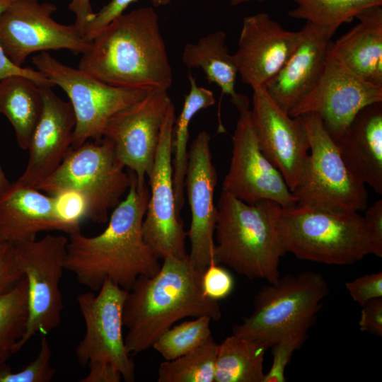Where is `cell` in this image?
I'll return each mask as SVG.
<instances>
[{
    "label": "cell",
    "instance_id": "obj_1",
    "mask_svg": "<svg viewBox=\"0 0 382 382\" xmlns=\"http://www.w3.org/2000/svg\"><path fill=\"white\" fill-rule=\"evenodd\" d=\"M130 175L128 193L115 207L105 230L91 237L79 231L68 238L64 268L93 291L106 279L129 290L139 276H153L161 265L142 233L149 187L139 189L134 173Z\"/></svg>",
    "mask_w": 382,
    "mask_h": 382
},
{
    "label": "cell",
    "instance_id": "obj_2",
    "mask_svg": "<svg viewBox=\"0 0 382 382\" xmlns=\"http://www.w3.org/2000/svg\"><path fill=\"white\" fill-rule=\"evenodd\" d=\"M79 69L120 88L168 91L173 70L154 8H139L115 19L90 42Z\"/></svg>",
    "mask_w": 382,
    "mask_h": 382
},
{
    "label": "cell",
    "instance_id": "obj_3",
    "mask_svg": "<svg viewBox=\"0 0 382 382\" xmlns=\"http://www.w3.org/2000/svg\"><path fill=\"white\" fill-rule=\"evenodd\" d=\"M163 260L154 275L139 276L128 290L122 320L127 329L125 343L130 354L152 347L161 334L185 317L221 318L219 301L203 292V272L188 256Z\"/></svg>",
    "mask_w": 382,
    "mask_h": 382
},
{
    "label": "cell",
    "instance_id": "obj_4",
    "mask_svg": "<svg viewBox=\"0 0 382 382\" xmlns=\"http://www.w3.org/2000/svg\"><path fill=\"white\" fill-rule=\"evenodd\" d=\"M281 207L271 200L248 204L222 190L216 205L215 262L248 279L276 282L286 253L277 228Z\"/></svg>",
    "mask_w": 382,
    "mask_h": 382
},
{
    "label": "cell",
    "instance_id": "obj_5",
    "mask_svg": "<svg viewBox=\"0 0 382 382\" xmlns=\"http://www.w3.org/2000/svg\"><path fill=\"white\" fill-rule=\"evenodd\" d=\"M277 228L285 252L301 260L347 265L369 254L363 216L357 212L281 207Z\"/></svg>",
    "mask_w": 382,
    "mask_h": 382
},
{
    "label": "cell",
    "instance_id": "obj_6",
    "mask_svg": "<svg viewBox=\"0 0 382 382\" xmlns=\"http://www.w3.org/2000/svg\"><path fill=\"white\" fill-rule=\"evenodd\" d=\"M329 290L328 283L318 272L279 277L260 289L253 311L233 328V334L256 340L268 349L287 332L310 328Z\"/></svg>",
    "mask_w": 382,
    "mask_h": 382
},
{
    "label": "cell",
    "instance_id": "obj_7",
    "mask_svg": "<svg viewBox=\"0 0 382 382\" xmlns=\"http://www.w3.org/2000/svg\"><path fill=\"white\" fill-rule=\"evenodd\" d=\"M124 168L109 139L86 141L71 148L56 170L35 187L49 195L65 189L80 192L89 206L88 219L105 223L109 209L119 204L130 186L131 175Z\"/></svg>",
    "mask_w": 382,
    "mask_h": 382
},
{
    "label": "cell",
    "instance_id": "obj_8",
    "mask_svg": "<svg viewBox=\"0 0 382 382\" xmlns=\"http://www.w3.org/2000/svg\"><path fill=\"white\" fill-rule=\"evenodd\" d=\"M300 116L307 131L310 154L306 177L292 192L296 205L335 212L365 210V185L348 170L321 118L311 112Z\"/></svg>",
    "mask_w": 382,
    "mask_h": 382
},
{
    "label": "cell",
    "instance_id": "obj_9",
    "mask_svg": "<svg viewBox=\"0 0 382 382\" xmlns=\"http://www.w3.org/2000/svg\"><path fill=\"white\" fill-rule=\"evenodd\" d=\"M32 61L69 98L76 118L71 148L90 139H102L109 120L148 93L108 84L79 68L62 63L47 52L35 55Z\"/></svg>",
    "mask_w": 382,
    "mask_h": 382
},
{
    "label": "cell",
    "instance_id": "obj_10",
    "mask_svg": "<svg viewBox=\"0 0 382 382\" xmlns=\"http://www.w3.org/2000/svg\"><path fill=\"white\" fill-rule=\"evenodd\" d=\"M68 238L48 234L42 238L14 244L18 267L28 284V317L25 330L14 353L36 334L47 335L61 322L63 308L59 288Z\"/></svg>",
    "mask_w": 382,
    "mask_h": 382
},
{
    "label": "cell",
    "instance_id": "obj_11",
    "mask_svg": "<svg viewBox=\"0 0 382 382\" xmlns=\"http://www.w3.org/2000/svg\"><path fill=\"white\" fill-rule=\"evenodd\" d=\"M98 294L86 292L76 299L86 332L76 349L79 364L107 363L117 369L127 382L135 380V364L122 334V312L128 290L106 279Z\"/></svg>",
    "mask_w": 382,
    "mask_h": 382
},
{
    "label": "cell",
    "instance_id": "obj_12",
    "mask_svg": "<svg viewBox=\"0 0 382 382\" xmlns=\"http://www.w3.org/2000/svg\"><path fill=\"white\" fill-rule=\"evenodd\" d=\"M57 6L40 0H14L0 16V45L8 59L21 67L36 52L68 50L83 54L89 47L74 24L64 25L52 16Z\"/></svg>",
    "mask_w": 382,
    "mask_h": 382
},
{
    "label": "cell",
    "instance_id": "obj_13",
    "mask_svg": "<svg viewBox=\"0 0 382 382\" xmlns=\"http://www.w3.org/2000/svg\"><path fill=\"white\" fill-rule=\"evenodd\" d=\"M175 121L172 103L166 115L156 149L154 163L149 175L151 190L142 223L143 237L156 257L185 258L187 232L176 212L173 182L172 143Z\"/></svg>",
    "mask_w": 382,
    "mask_h": 382
},
{
    "label": "cell",
    "instance_id": "obj_14",
    "mask_svg": "<svg viewBox=\"0 0 382 382\" xmlns=\"http://www.w3.org/2000/svg\"><path fill=\"white\" fill-rule=\"evenodd\" d=\"M236 108L239 117L232 135L231 158L222 190L248 204L271 200L282 207L296 205L282 173L260 147L249 102Z\"/></svg>",
    "mask_w": 382,
    "mask_h": 382
},
{
    "label": "cell",
    "instance_id": "obj_15",
    "mask_svg": "<svg viewBox=\"0 0 382 382\" xmlns=\"http://www.w3.org/2000/svg\"><path fill=\"white\" fill-rule=\"evenodd\" d=\"M171 103L168 91H148L143 98L115 114L105 127L103 137L112 141L118 161L134 173L139 189L146 185L152 170Z\"/></svg>",
    "mask_w": 382,
    "mask_h": 382
},
{
    "label": "cell",
    "instance_id": "obj_16",
    "mask_svg": "<svg viewBox=\"0 0 382 382\" xmlns=\"http://www.w3.org/2000/svg\"><path fill=\"white\" fill-rule=\"evenodd\" d=\"M252 89L251 114L260 147L293 192L302 184L308 166L310 144L303 117H291L262 86Z\"/></svg>",
    "mask_w": 382,
    "mask_h": 382
},
{
    "label": "cell",
    "instance_id": "obj_17",
    "mask_svg": "<svg viewBox=\"0 0 382 382\" xmlns=\"http://www.w3.org/2000/svg\"><path fill=\"white\" fill-rule=\"evenodd\" d=\"M378 102H382V87L356 76L329 52L319 82L288 114L293 117L317 114L335 141L362 108Z\"/></svg>",
    "mask_w": 382,
    "mask_h": 382
},
{
    "label": "cell",
    "instance_id": "obj_18",
    "mask_svg": "<svg viewBox=\"0 0 382 382\" xmlns=\"http://www.w3.org/2000/svg\"><path fill=\"white\" fill-rule=\"evenodd\" d=\"M210 134L201 131L193 140L187 154L185 179L191 222L187 236L190 240L192 264L204 272L214 260V235L217 208L214 195L217 173L212 162Z\"/></svg>",
    "mask_w": 382,
    "mask_h": 382
},
{
    "label": "cell",
    "instance_id": "obj_19",
    "mask_svg": "<svg viewBox=\"0 0 382 382\" xmlns=\"http://www.w3.org/2000/svg\"><path fill=\"white\" fill-rule=\"evenodd\" d=\"M301 37V29L288 30L267 13L245 17L233 54L243 83L263 87L286 62Z\"/></svg>",
    "mask_w": 382,
    "mask_h": 382
},
{
    "label": "cell",
    "instance_id": "obj_20",
    "mask_svg": "<svg viewBox=\"0 0 382 382\" xmlns=\"http://www.w3.org/2000/svg\"><path fill=\"white\" fill-rule=\"evenodd\" d=\"M43 108L28 147L29 158L18 181L35 185L50 175L71 148L76 125L70 102L59 98L52 87L40 86Z\"/></svg>",
    "mask_w": 382,
    "mask_h": 382
},
{
    "label": "cell",
    "instance_id": "obj_21",
    "mask_svg": "<svg viewBox=\"0 0 382 382\" xmlns=\"http://www.w3.org/2000/svg\"><path fill=\"white\" fill-rule=\"evenodd\" d=\"M299 44L280 70L263 86L286 112L319 82L330 52V30L306 22Z\"/></svg>",
    "mask_w": 382,
    "mask_h": 382
},
{
    "label": "cell",
    "instance_id": "obj_22",
    "mask_svg": "<svg viewBox=\"0 0 382 382\" xmlns=\"http://www.w3.org/2000/svg\"><path fill=\"white\" fill-rule=\"evenodd\" d=\"M55 230L71 233L57 215L52 196L18 180L0 195V241L15 244Z\"/></svg>",
    "mask_w": 382,
    "mask_h": 382
},
{
    "label": "cell",
    "instance_id": "obj_23",
    "mask_svg": "<svg viewBox=\"0 0 382 382\" xmlns=\"http://www.w3.org/2000/svg\"><path fill=\"white\" fill-rule=\"evenodd\" d=\"M352 175L382 194V102L362 108L334 141Z\"/></svg>",
    "mask_w": 382,
    "mask_h": 382
},
{
    "label": "cell",
    "instance_id": "obj_24",
    "mask_svg": "<svg viewBox=\"0 0 382 382\" xmlns=\"http://www.w3.org/2000/svg\"><path fill=\"white\" fill-rule=\"evenodd\" d=\"M358 23L330 43V52L349 71L382 87V6L366 8Z\"/></svg>",
    "mask_w": 382,
    "mask_h": 382
},
{
    "label": "cell",
    "instance_id": "obj_25",
    "mask_svg": "<svg viewBox=\"0 0 382 382\" xmlns=\"http://www.w3.org/2000/svg\"><path fill=\"white\" fill-rule=\"evenodd\" d=\"M226 40V34L223 30L209 33L196 42L186 44L182 59L190 69H201L209 82L221 88V98L224 95L229 96L237 108L248 98L235 90L238 67L233 54L228 52Z\"/></svg>",
    "mask_w": 382,
    "mask_h": 382
},
{
    "label": "cell",
    "instance_id": "obj_26",
    "mask_svg": "<svg viewBox=\"0 0 382 382\" xmlns=\"http://www.w3.org/2000/svg\"><path fill=\"white\" fill-rule=\"evenodd\" d=\"M42 108L40 86L31 79L11 75L0 80V113L11 122L22 149L29 147Z\"/></svg>",
    "mask_w": 382,
    "mask_h": 382
},
{
    "label": "cell",
    "instance_id": "obj_27",
    "mask_svg": "<svg viewBox=\"0 0 382 382\" xmlns=\"http://www.w3.org/2000/svg\"><path fill=\"white\" fill-rule=\"evenodd\" d=\"M259 342L232 334L218 345L214 382H264V355Z\"/></svg>",
    "mask_w": 382,
    "mask_h": 382
},
{
    "label": "cell",
    "instance_id": "obj_28",
    "mask_svg": "<svg viewBox=\"0 0 382 382\" xmlns=\"http://www.w3.org/2000/svg\"><path fill=\"white\" fill-rule=\"evenodd\" d=\"M190 90L185 96L182 110L175 119L172 143L173 182L178 214L185 202V179L187 164V150L189 127L194 116L201 110L212 106L216 103L214 93L204 87L198 86L195 79L188 74Z\"/></svg>",
    "mask_w": 382,
    "mask_h": 382
},
{
    "label": "cell",
    "instance_id": "obj_29",
    "mask_svg": "<svg viewBox=\"0 0 382 382\" xmlns=\"http://www.w3.org/2000/svg\"><path fill=\"white\" fill-rule=\"evenodd\" d=\"M296 6L288 15L305 20L334 33L368 8L382 6V0H293Z\"/></svg>",
    "mask_w": 382,
    "mask_h": 382
},
{
    "label": "cell",
    "instance_id": "obj_30",
    "mask_svg": "<svg viewBox=\"0 0 382 382\" xmlns=\"http://www.w3.org/2000/svg\"><path fill=\"white\" fill-rule=\"evenodd\" d=\"M28 317V284L25 277L0 296V367L14 354Z\"/></svg>",
    "mask_w": 382,
    "mask_h": 382
},
{
    "label": "cell",
    "instance_id": "obj_31",
    "mask_svg": "<svg viewBox=\"0 0 382 382\" xmlns=\"http://www.w3.org/2000/svg\"><path fill=\"white\" fill-rule=\"evenodd\" d=\"M218 344L212 335L200 347L172 360L162 362L158 382H214Z\"/></svg>",
    "mask_w": 382,
    "mask_h": 382
},
{
    "label": "cell",
    "instance_id": "obj_32",
    "mask_svg": "<svg viewBox=\"0 0 382 382\" xmlns=\"http://www.w3.org/2000/svg\"><path fill=\"white\" fill-rule=\"evenodd\" d=\"M210 321L208 316H199L171 326L160 335L152 347L165 360L186 354L200 347L212 336Z\"/></svg>",
    "mask_w": 382,
    "mask_h": 382
},
{
    "label": "cell",
    "instance_id": "obj_33",
    "mask_svg": "<svg viewBox=\"0 0 382 382\" xmlns=\"http://www.w3.org/2000/svg\"><path fill=\"white\" fill-rule=\"evenodd\" d=\"M52 350L46 335L40 337V347L37 356L18 372H12L6 364L0 367V382H49L55 374L51 366Z\"/></svg>",
    "mask_w": 382,
    "mask_h": 382
},
{
    "label": "cell",
    "instance_id": "obj_34",
    "mask_svg": "<svg viewBox=\"0 0 382 382\" xmlns=\"http://www.w3.org/2000/svg\"><path fill=\"white\" fill-rule=\"evenodd\" d=\"M309 327H301L283 335L272 345V364L265 374L264 382H284L285 369L293 354L306 339Z\"/></svg>",
    "mask_w": 382,
    "mask_h": 382
},
{
    "label": "cell",
    "instance_id": "obj_35",
    "mask_svg": "<svg viewBox=\"0 0 382 382\" xmlns=\"http://www.w3.org/2000/svg\"><path fill=\"white\" fill-rule=\"evenodd\" d=\"M51 196L57 215L69 227L70 234L79 232L81 221L89 217V206L85 197L73 189L62 190Z\"/></svg>",
    "mask_w": 382,
    "mask_h": 382
},
{
    "label": "cell",
    "instance_id": "obj_36",
    "mask_svg": "<svg viewBox=\"0 0 382 382\" xmlns=\"http://www.w3.org/2000/svg\"><path fill=\"white\" fill-rule=\"evenodd\" d=\"M234 280L224 267L213 261L202 275V288L205 296L219 301L228 297L233 291Z\"/></svg>",
    "mask_w": 382,
    "mask_h": 382
},
{
    "label": "cell",
    "instance_id": "obj_37",
    "mask_svg": "<svg viewBox=\"0 0 382 382\" xmlns=\"http://www.w3.org/2000/svg\"><path fill=\"white\" fill-rule=\"evenodd\" d=\"M352 299L361 306L369 301L382 297V272L364 274L345 283Z\"/></svg>",
    "mask_w": 382,
    "mask_h": 382
},
{
    "label": "cell",
    "instance_id": "obj_38",
    "mask_svg": "<svg viewBox=\"0 0 382 382\" xmlns=\"http://www.w3.org/2000/svg\"><path fill=\"white\" fill-rule=\"evenodd\" d=\"M23 277L16 261L14 244L0 241V296Z\"/></svg>",
    "mask_w": 382,
    "mask_h": 382
},
{
    "label": "cell",
    "instance_id": "obj_39",
    "mask_svg": "<svg viewBox=\"0 0 382 382\" xmlns=\"http://www.w3.org/2000/svg\"><path fill=\"white\" fill-rule=\"evenodd\" d=\"M137 0H110L87 24L83 37L91 42L104 28L124 13L127 8Z\"/></svg>",
    "mask_w": 382,
    "mask_h": 382
},
{
    "label": "cell",
    "instance_id": "obj_40",
    "mask_svg": "<svg viewBox=\"0 0 382 382\" xmlns=\"http://www.w3.org/2000/svg\"><path fill=\"white\" fill-rule=\"evenodd\" d=\"M369 254L382 257V199L367 208L363 216Z\"/></svg>",
    "mask_w": 382,
    "mask_h": 382
},
{
    "label": "cell",
    "instance_id": "obj_41",
    "mask_svg": "<svg viewBox=\"0 0 382 382\" xmlns=\"http://www.w3.org/2000/svg\"><path fill=\"white\" fill-rule=\"evenodd\" d=\"M14 0H0V16ZM11 75H21L31 79L40 86L53 87L55 85L42 72L30 68L13 64L5 55L0 45V80Z\"/></svg>",
    "mask_w": 382,
    "mask_h": 382
},
{
    "label": "cell",
    "instance_id": "obj_42",
    "mask_svg": "<svg viewBox=\"0 0 382 382\" xmlns=\"http://www.w3.org/2000/svg\"><path fill=\"white\" fill-rule=\"evenodd\" d=\"M361 306L359 321L360 330L381 337L382 297L371 299Z\"/></svg>",
    "mask_w": 382,
    "mask_h": 382
},
{
    "label": "cell",
    "instance_id": "obj_43",
    "mask_svg": "<svg viewBox=\"0 0 382 382\" xmlns=\"http://www.w3.org/2000/svg\"><path fill=\"white\" fill-rule=\"evenodd\" d=\"M88 374L79 380L80 382H120L122 378L120 372L107 363L93 362L88 365Z\"/></svg>",
    "mask_w": 382,
    "mask_h": 382
},
{
    "label": "cell",
    "instance_id": "obj_44",
    "mask_svg": "<svg viewBox=\"0 0 382 382\" xmlns=\"http://www.w3.org/2000/svg\"><path fill=\"white\" fill-rule=\"evenodd\" d=\"M69 9L75 16L74 25L83 35L87 24L93 18L91 0H71Z\"/></svg>",
    "mask_w": 382,
    "mask_h": 382
},
{
    "label": "cell",
    "instance_id": "obj_45",
    "mask_svg": "<svg viewBox=\"0 0 382 382\" xmlns=\"http://www.w3.org/2000/svg\"><path fill=\"white\" fill-rule=\"evenodd\" d=\"M10 184L11 183L6 178L5 173L0 165V195L8 188Z\"/></svg>",
    "mask_w": 382,
    "mask_h": 382
},
{
    "label": "cell",
    "instance_id": "obj_46",
    "mask_svg": "<svg viewBox=\"0 0 382 382\" xmlns=\"http://www.w3.org/2000/svg\"><path fill=\"white\" fill-rule=\"evenodd\" d=\"M269 0H230V4L231 6H238L244 3L250 2V1H266Z\"/></svg>",
    "mask_w": 382,
    "mask_h": 382
},
{
    "label": "cell",
    "instance_id": "obj_47",
    "mask_svg": "<svg viewBox=\"0 0 382 382\" xmlns=\"http://www.w3.org/2000/svg\"><path fill=\"white\" fill-rule=\"evenodd\" d=\"M171 0H151V3L154 6H161L168 5Z\"/></svg>",
    "mask_w": 382,
    "mask_h": 382
}]
</instances>
